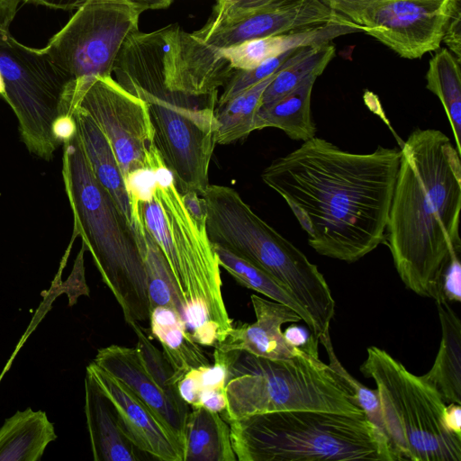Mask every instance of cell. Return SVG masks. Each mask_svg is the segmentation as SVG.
Wrapping results in <instances>:
<instances>
[{
    "label": "cell",
    "instance_id": "e575fe53",
    "mask_svg": "<svg viewBox=\"0 0 461 461\" xmlns=\"http://www.w3.org/2000/svg\"><path fill=\"white\" fill-rule=\"evenodd\" d=\"M337 14L364 26L368 11L376 0H319Z\"/></svg>",
    "mask_w": 461,
    "mask_h": 461
},
{
    "label": "cell",
    "instance_id": "484cf974",
    "mask_svg": "<svg viewBox=\"0 0 461 461\" xmlns=\"http://www.w3.org/2000/svg\"><path fill=\"white\" fill-rule=\"evenodd\" d=\"M184 461H235L229 423L220 413L192 407L185 422Z\"/></svg>",
    "mask_w": 461,
    "mask_h": 461
},
{
    "label": "cell",
    "instance_id": "4316f807",
    "mask_svg": "<svg viewBox=\"0 0 461 461\" xmlns=\"http://www.w3.org/2000/svg\"><path fill=\"white\" fill-rule=\"evenodd\" d=\"M426 88L440 100L449 122L455 147L461 154V70L460 60L447 49L429 62Z\"/></svg>",
    "mask_w": 461,
    "mask_h": 461
},
{
    "label": "cell",
    "instance_id": "ab89813d",
    "mask_svg": "<svg viewBox=\"0 0 461 461\" xmlns=\"http://www.w3.org/2000/svg\"><path fill=\"white\" fill-rule=\"evenodd\" d=\"M181 398L191 407L196 405L201 390L199 368L188 371L176 384Z\"/></svg>",
    "mask_w": 461,
    "mask_h": 461
},
{
    "label": "cell",
    "instance_id": "ee69618b",
    "mask_svg": "<svg viewBox=\"0 0 461 461\" xmlns=\"http://www.w3.org/2000/svg\"><path fill=\"white\" fill-rule=\"evenodd\" d=\"M445 420L447 428L457 436H461V407L458 403L446 406Z\"/></svg>",
    "mask_w": 461,
    "mask_h": 461
},
{
    "label": "cell",
    "instance_id": "83f0119b",
    "mask_svg": "<svg viewBox=\"0 0 461 461\" xmlns=\"http://www.w3.org/2000/svg\"><path fill=\"white\" fill-rule=\"evenodd\" d=\"M213 246L220 267L225 269L238 284L289 306L300 315L313 335L315 334V325L309 313L271 276L225 249L214 244Z\"/></svg>",
    "mask_w": 461,
    "mask_h": 461
},
{
    "label": "cell",
    "instance_id": "52a82bcc",
    "mask_svg": "<svg viewBox=\"0 0 461 461\" xmlns=\"http://www.w3.org/2000/svg\"><path fill=\"white\" fill-rule=\"evenodd\" d=\"M224 389L226 408L220 414L227 422L294 410L366 415L348 380L330 365L305 352L272 359L237 351L228 367Z\"/></svg>",
    "mask_w": 461,
    "mask_h": 461
},
{
    "label": "cell",
    "instance_id": "2e32d148",
    "mask_svg": "<svg viewBox=\"0 0 461 461\" xmlns=\"http://www.w3.org/2000/svg\"><path fill=\"white\" fill-rule=\"evenodd\" d=\"M93 362L129 387L179 443L185 455L189 405L181 398L177 385L155 374L138 346L101 348Z\"/></svg>",
    "mask_w": 461,
    "mask_h": 461
},
{
    "label": "cell",
    "instance_id": "ba28073f",
    "mask_svg": "<svg viewBox=\"0 0 461 461\" xmlns=\"http://www.w3.org/2000/svg\"><path fill=\"white\" fill-rule=\"evenodd\" d=\"M231 72L228 61L215 50L176 23L131 33L113 69L115 80L133 95L213 106Z\"/></svg>",
    "mask_w": 461,
    "mask_h": 461
},
{
    "label": "cell",
    "instance_id": "603a6c76",
    "mask_svg": "<svg viewBox=\"0 0 461 461\" xmlns=\"http://www.w3.org/2000/svg\"><path fill=\"white\" fill-rule=\"evenodd\" d=\"M317 76L307 77L301 85L278 99L260 105L253 130L277 128L294 140L306 141L316 136L312 117V92Z\"/></svg>",
    "mask_w": 461,
    "mask_h": 461
},
{
    "label": "cell",
    "instance_id": "8d00e7d4",
    "mask_svg": "<svg viewBox=\"0 0 461 461\" xmlns=\"http://www.w3.org/2000/svg\"><path fill=\"white\" fill-rule=\"evenodd\" d=\"M455 57L461 59V0H452L447 16L443 40Z\"/></svg>",
    "mask_w": 461,
    "mask_h": 461
},
{
    "label": "cell",
    "instance_id": "f1b7e54d",
    "mask_svg": "<svg viewBox=\"0 0 461 461\" xmlns=\"http://www.w3.org/2000/svg\"><path fill=\"white\" fill-rule=\"evenodd\" d=\"M276 73L240 92L214 110L219 124L218 144L235 142L254 131V119L260 106L262 95Z\"/></svg>",
    "mask_w": 461,
    "mask_h": 461
},
{
    "label": "cell",
    "instance_id": "277c9868",
    "mask_svg": "<svg viewBox=\"0 0 461 461\" xmlns=\"http://www.w3.org/2000/svg\"><path fill=\"white\" fill-rule=\"evenodd\" d=\"M62 176L80 237L125 322L149 320L150 303L138 235L111 194L95 176L77 132L63 143Z\"/></svg>",
    "mask_w": 461,
    "mask_h": 461
},
{
    "label": "cell",
    "instance_id": "d4e9b609",
    "mask_svg": "<svg viewBox=\"0 0 461 461\" xmlns=\"http://www.w3.org/2000/svg\"><path fill=\"white\" fill-rule=\"evenodd\" d=\"M56 438L44 411H18L0 428V461H38Z\"/></svg>",
    "mask_w": 461,
    "mask_h": 461
},
{
    "label": "cell",
    "instance_id": "d6986e66",
    "mask_svg": "<svg viewBox=\"0 0 461 461\" xmlns=\"http://www.w3.org/2000/svg\"><path fill=\"white\" fill-rule=\"evenodd\" d=\"M356 32H361L360 27L356 24L332 23L311 30L247 41L219 50V52L233 69L248 70L290 50L330 42L338 36Z\"/></svg>",
    "mask_w": 461,
    "mask_h": 461
},
{
    "label": "cell",
    "instance_id": "f6af8a7d",
    "mask_svg": "<svg viewBox=\"0 0 461 461\" xmlns=\"http://www.w3.org/2000/svg\"><path fill=\"white\" fill-rule=\"evenodd\" d=\"M4 94H5V84H4V80H3V77H2V75L0 72V95L3 97Z\"/></svg>",
    "mask_w": 461,
    "mask_h": 461
},
{
    "label": "cell",
    "instance_id": "3957f363",
    "mask_svg": "<svg viewBox=\"0 0 461 461\" xmlns=\"http://www.w3.org/2000/svg\"><path fill=\"white\" fill-rule=\"evenodd\" d=\"M153 171L151 197L139 203L143 224L167 262L188 334L201 346L214 347L233 326L214 246L205 221L185 208L172 173L164 164Z\"/></svg>",
    "mask_w": 461,
    "mask_h": 461
},
{
    "label": "cell",
    "instance_id": "b9f144b4",
    "mask_svg": "<svg viewBox=\"0 0 461 461\" xmlns=\"http://www.w3.org/2000/svg\"><path fill=\"white\" fill-rule=\"evenodd\" d=\"M182 199L187 211L198 221H205L206 210L202 196L194 192H187L182 194Z\"/></svg>",
    "mask_w": 461,
    "mask_h": 461
},
{
    "label": "cell",
    "instance_id": "f546056e",
    "mask_svg": "<svg viewBox=\"0 0 461 461\" xmlns=\"http://www.w3.org/2000/svg\"><path fill=\"white\" fill-rule=\"evenodd\" d=\"M335 54L330 42L304 47L299 55L279 70L265 89L260 105L286 95L311 76L319 77Z\"/></svg>",
    "mask_w": 461,
    "mask_h": 461
},
{
    "label": "cell",
    "instance_id": "44dd1931",
    "mask_svg": "<svg viewBox=\"0 0 461 461\" xmlns=\"http://www.w3.org/2000/svg\"><path fill=\"white\" fill-rule=\"evenodd\" d=\"M71 114L76 122L77 132L95 176L108 190L132 225L131 209L125 181L108 139L81 108L74 106Z\"/></svg>",
    "mask_w": 461,
    "mask_h": 461
},
{
    "label": "cell",
    "instance_id": "8992f818",
    "mask_svg": "<svg viewBox=\"0 0 461 461\" xmlns=\"http://www.w3.org/2000/svg\"><path fill=\"white\" fill-rule=\"evenodd\" d=\"M201 196L212 243L271 276L309 313L319 341L330 338L335 301L317 266L261 219L232 187L209 184Z\"/></svg>",
    "mask_w": 461,
    "mask_h": 461
},
{
    "label": "cell",
    "instance_id": "7402d4cb",
    "mask_svg": "<svg viewBox=\"0 0 461 461\" xmlns=\"http://www.w3.org/2000/svg\"><path fill=\"white\" fill-rule=\"evenodd\" d=\"M152 336L161 344L173 381L177 382L190 370L211 365L201 345L188 334L180 313L169 307H155L149 316Z\"/></svg>",
    "mask_w": 461,
    "mask_h": 461
},
{
    "label": "cell",
    "instance_id": "f35d334b",
    "mask_svg": "<svg viewBox=\"0 0 461 461\" xmlns=\"http://www.w3.org/2000/svg\"><path fill=\"white\" fill-rule=\"evenodd\" d=\"M285 340L294 348H297L305 353L319 357V339L306 328L295 324L290 325L283 331Z\"/></svg>",
    "mask_w": 461,
    "mask_h": 461
},
{
    "label": "cell",
    "instance_id": "cb8c5ba5",
    "mask_svg": "<svg viewBox=\"0 0 461 461\" xmlns=\"http://www.w3.org/2000/svg\"><path fill=\"white\" fill-rule=\"evenodd\" d=\"M441 342L434 364L421 375L433 384L446 403L461 404V322L447 302H436Z\"/></svg>",
    "mask_w": 461,
    "mask_h": 461
},
{
    "label": "cell",
    "instance_id": "4dcf8cb0",
    "mask_svg": "<svg viewBox=\"0 0 461 461\" xmlns=\"http://www.w3.org/2000/svg\"><path fill=\"white\" fill-rule=\"evenodd\" d=\"M134 229L142 254L150 312L158 306L169 307L176 309L182 316L170 269L160 248L145 226Z\"/></svg>",
    "mask_w": 461,
    "mask_h": 461
},
{
    "label": "cell",
    "instance_id": "e0dca14e",
    "mask_svg": "<svg viewBox=\"0 0 461 461\" xmlns=\"http://www.w3.org/2000/svg\"><path fill=\"white\" fill-rule=\"evenodd\" d=\"M86 372L108 398L135 447L163 461H184V450L151 411L122 381L91 362Z\"/></svg>",
    "mask_w": 461,
    "mask_h": 461
},
{
    "label": "cell",
    "instance_id": "5b68a950",
    "mask_svg": "<svg viewBox=\"0 0 461 461\" xmlns=\"http://www.w3.org/2000/svg\"><path fill=\"white\" fill-rule=\"evenodd\" d=\"M239 461H399L364 416L294 410L228 421Z\"/></svg>",
    "mask_w": 461,
    "mask_h": 461
},
{
    "label": "cell",
    "instance_id": "d6a6232c",
    "mask_svg": "<svg viewBox=\"0 0 461 461\" xmlns=\"http://www.w3.org/2000/svg\"><path fill=\"white\" fill-rule=\"evenodd\" d=\"M285 0H217L208 21L220 23L266 8Z\"/></svg>",
    "mask_w": 461,
    "mask_h": 461
},
{
    "label": "cell",
    "instance_id": "6da1fadb",
    "mask_svg": "<svg viewBox=\"0 0 461 461\" xmlns=\"http://www.w3.org/2000/svg\"><path fill=\"white\" fill-rule=\"evenodd\" d=\"M400 158L398 148L352 153L315 136L274 159L261 178L318 254L353 263L385 242Z\"/></svg>",
    "mask_w": 461,
    "mask_h": 461
},
{
    "label": "cell",
    "instance_id": "ac0fdd59",
    "mask_svg": "<svg viewBox=\"0 0 461 461\" xmlns=\"http://www.w3.org/2000/svg\"><path fill=\"white\" fill-rule=\"evenodd\" d=\"M256 315L253 323L232 326L226 338L214 345L221 352L244 351L255 356L287 359L304 353L285 339L282 325L298 322L300 315L289 306L256 294L250 296Z\"/></svg>",
    "mask_w": 461,
    "mask_h": 461
},
{
    "label": "cell",
    "instance_id": "30bf717a",
    "mask_svg": "<svg viewBox=\"0 0 461 461\" xmlns=\"http://www.w3.org/2000/svg\"><path fill=\"white\" fill-rule=\"evenodd\" d=\"M3 98L16 115L22 140L33 155L50 160L60 145L54 137L58 119L71 114L76 79L42 49L28 47L9 31L0 32Z\"/></svg>",
    "mask_w": 461,
    "mask_h": 461
},
{
    "label": "cell",
    "instance_id": "5bb4252c",
    "mask_svg": "<svg viewBox=\"0 0 461 461\" xmlns=\"http://www.w3.org/2000/svg\"><path fill=\"white\" fill-rule=\"evenodd\" d=\"M452 0H376L361 32L400 57L415 59L437 50Z\"/></svg>",
    "mask_w": 461,
    "mask_h": 461
},
{
    "label": "cell",
    "instance_id": "4fadbf2b",
    "mask_svg": "<svg viewBox=\"0 0 461 461\" xmlns=\"http://www.w3.org/2000/svg\"><path fill=\"white\" fill-rule=\"evenodd\" d=\"M149 108L154 145L182 194L200 196L209 185V167L219 124L214 107L194 106L137 93Z\"/></svg>",
    "mask_w": 461,
    "mask_h": 461
},
{
    "label": "cell",
    "instance_id": "836d02e7",
    "mask_svg": "<svg viewBox=\"0 0 461 461\" xmlns=\"http://www.w3.org/2000/svg\"><path fill=\"white\" fill-rule=\"evenodd\" d=\"M435 302H461L460 254H454L447 265L438 286V297Z\"/></svg>",
    "mask_w": 461,
    "mask_h": 461
},
{
    "label": "cell",
    "instance_id": "7bdbcfd3",
    "mask_svg": "<svg viewBox=\"0 0 461 461\" xmlns=\"http://www.w3.org/2000/svg\"><path fill=\"white\" fill-rule=\"evenodd\" d=\"M21 2L23 0H0V32L9 31Z\"/></svg>",
    "mask_w": 461,
    "mask_h": 461
},
{
    "label": "cell",
    "instance_id": "60d3db41",
    "mask_svg": "<svg viewBox=\"0 0 461 461\" xmlns=\"http://www.w3.org/2000/svg\"><path fill=\"white\" fill-rule=\"evenodd\" d=\"M211 411L221 413L226 408L224 387H203L200 390L196 405Z\"/></svg>",
    "mask_w": 461,
    "mask_h": 461
},
{
    "label": "cell",
    "instance_id": "9a60e30c",
    "mask_svg": "<svg viewBox=\"0 0 461 461\" xmlns=\"http://www.w3.org/2000/svg\"><path fill=\"white\" fill-rule=\"evenodd\" d=\"M332 23H353L319 0H285L230 20L220 23L208 21L193 33L208 46L219 50L258 38L302 32Z\"/></svg>",
    "mask_w": 461,
    "mask_h": 461
},
{
    "label": "cell",
    "instance_id": "d590c367",
    "mask_svg": "<svg viewBox=\"0 0 461 461\" xmlns=\"http://www.w3.org/2000/svg\"><path fill=\"white\" fill-rule=\"evenodd\" d=\"M89 0H23L25 4L42 5L55 10H77ZM140 5L144 11L167 8L173 0H129Z\"/></svg>",
    "mask_w": 461,
    "mask_h": 461
},
{
    "label": "cell",
    "instance_id": "9c48e42d",
    "mask_svg": "<svg viewBox=\"0 0 461 461\" xmlns=\"http://www.w3.org/2000/svg\"><path fill=\"white\" fill-rule=\"evenodd\" d=\"M359 370L376 384L386 437L399 461H461V436L447 428V403L433 384L375 346Z\"/></svg>",
    "mask_w": 461,
    "mask_h": 461
},
{
    "label": "cell",
    "instance_id": "1f68e13d",
    "mask_svg": "<svg viewBox=\"0 0 461 461\" xmlns=\"http://www.w3.org/2000/svg\"><path fill=\"white\" fill-rule=\"evenodd\" d=\"M306 47V46H305ZM304 47L290 50L282 55L266 60L259 66L248 70L234 69L225 85L221 95L218 97V106L265 79L278 72L291 61H293Z\"/></svg>",
    "mask_w": 461,
    "mask_h": 461
},
{
    "label": "cell",
    "instance_id": "7c38bea8",
    "mask_svg": "<svg viewBox=\"0 0 461 461\" xmlns=\"http://www.w3.org/2000/svg\"><path fill=\"white\" fill-rule=\"evenodd\" d=\"M85 111L108 139L124 181L140 169L164 164L154 145L147 103L112 77L76 80L72 107Z\"/></svg>",
    "mask_w": 461,
    "mask_h": 461
},
{
    "label": "cell",
    "instance_id": "74e56055",
    "mask_svg": "<svg viewBox=\"0 0 461 461\" xmlns=\"http://www.w3.org/2000/svg\"><path fill=\"white\" fill-rule=\"evenodd\" d=\"M86 250L85 245L82 243L81 249L76 258L73 270L64 284L67 287L66 292L69 294V304L72 305L77 301V298L81 294H89V289L86 284L85 279V267H84V253Z\"/></svg>",
    "mask_w": 461,
    "mask_h": 461
},
{
    "label": "cell",
    "instance_id": "8fae6325",
    "mask_svg": "<svg viewBox=\"0 0 461 461\" xmlns=\"http://www.w3.org/2000/svg\"><path fill=\"white\" fill-rule=\"evenodd\" d=\"M145 12L129 0H89L42 49L74 79L112 77L117 56Z\"/></svg>",
    "mask_w": 461,
    "mask_h": 461
},
{
    "label": "cell",
    "instance_id": "ffe728a7",
    "mask_svg": "<svg viewBox=\"0 0 461 461\" xmlns=\"http://www.w3.org/2000/svg\"><path fill=\"white\" fill-rule=\"evenodd\" d=\"M85 413L95 461H138L135 446L123 433L108 398L86 372Z\"/></svg>",
    "mask_w": 461,
    "mask_h": 461
},
{
    "label": "cell",
    "instance_id": "7a4b0ae2",
    "mask_svg": "<svg viewBox=\"0 0 461 461\" xmlns=\"http://www.w3.org/2000/svg\"><path fill=\"white\" fill-rule=\"evenodd\" d=\"M460 154L436 129H415L401 149L385 230L396 271L420 296L438 297L442 274L461 253Z\"/></svg>",
    "mask_w": 461,
    "mask_h": 461
}]
</instances>
